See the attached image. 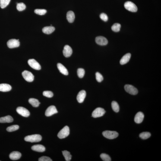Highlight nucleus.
<instances>
[{
	"label": "nucleus",
	"mask_w": 161,
	"mask_h": 161,
	"mask_svg": "<svg viewBox=\"0 0 161 161\" xmlns=\"http://www.w3.org/2000/svg\"><path fill=\"white\" fill-rule=\"evenodd\" d=\"M144 118V114L141 112H137L134 118V121L136 123H141L143 121Z\"/></svg>",
	"instance_id": "nucleus-14"
},
{
	"label": "nucleus",
	"mask_w": 161,
	"mask_h": 161,
	"mask_svg": "<svg viewBox=\"0 0 161 161\" xmlns=\"http://www.w3.org/2000/svg\"><path fill=\"white\" fill-rule=\"evenodd\" d=\"M124 89L127 93L132 95H136L138 93L137 89L131 85H126L124 86Z\"/></svg>",
	"instance_id": "nucleus-6"
},
{
	"label": "nucleus",
	"mask_w": 161,
	"mask_h": 161,
	"mask_svg": "<svg viewBox=\"0 0 161 161\" xmlns=\"http://www.w3.org/2000/svg\"><path fill=\"white\" fill-rule=\"evenodd\" d=\"M24 139L26 141L30 142H38L41 141L42 139L41 136L39 134H33V135L26 136Z\"/></svg>",
	"instance_id": "nucleus-1"
},
{
	"label": "nucleus",
	"mask_w": 161,
	"mask_h": 161,
	"mask_svg": "<svg viewBox=\"0 0 161 161\" xmlns=\"http://www.w3.org/2000/svg\"><path fill=\"white\" fill-rule=\"evenodd\" d=\"M100 157L103 161H110L111 159L109 155L105 153H102L100 155Z\"/></svg>",
	"instance_id": "nucleus-33"
},
{
	"label": "nucleus",
	"mask_w": 161,
	"mask_h": 161,
	"mask_svg": "<svg viewBox=\"0 0 161 161\" xmlns=\"http://www.w3.org/2000/svg\"><path fill=\"white\" fill-rule=\"evenodd\" d=\"M63 53L64 56L66 57H69L72 54V49L69 45H66L64 47Z\"/></svg>",
	"instance_id": "nucleus-13"
},
{
	"label": "nucleus",
	"mask_w": 161,
	"mask_h": 161,
	"mask_svg": "<svg viewBox=\"0 0 161 161\" xmlns=\"http://www.w3.org/2000/svg\"><path fill=\"white\" fill-rule=\"evenodd\" d=\"M131 57L130 53H127L123 56L120 61V63L121 65H124L127 64L130 61Z\"/></svg>",
	"instance_id": "nucleus-17"
},
{
	"label": "nucleus",
	"mask_w": 161,
	"mask_h": 161,
	"mask_svg": "<svg viewBox=\"0 0 161 161\" xmlns=\"http://www.w3.org/2000/svg\"><path fill=\"white\" fill-rule=\"evenodd\" d=\"M70 129L68 126H65L59 132L58 134V137L60 139L64 138L69 135Z\"/></svg>",
	"instance_id": "nucleus-3"
},
{
	"label": "nucleus",
	"mask_w": 161,
	"mask_h": 161,
	"mask_svg": "<svg viewBox=\"0 0 161 161\" xmlns=\"http://www.w3.org/2000/svg\"><path fill=\"white\" fill-rule=\"evenodd\" d=\"M96 42L98 45H105L107 44L108 41L106 38L102 36L97 37L96 38Z\"/></svg>",
	"instance_id": "nucleus-12"
},
{
	"label": "nucleus",
	"mask_w": 161,
	"mask_h": 161,
	"mask_svg": "<svg viewBox=\"0 0 161 161\" xmlns=\"http://www.w3.org/2000/svg\"><path fill=\"white\" fill-rule=\"evenodd\" d=\"M67 19L69 22L73 23L75 19L74 13L72 11H68L67 14Z\"/></svg>",
	"instance_id": "nucleus-21"
},
{
	"label": "nucleus",
	"mask_w": 161,
	"mask_h": 161,
	"mask_svg": "<svg viewBox=\"0 0 161 161\" xmlns=\"http://www.w3.org/2000/svg\"><path fill=\"white\" fill-rule=\"evenodd\" d=\"M11 0H0V6L2 8L6 7L9 4Z\"/></svg>",
	"instance_id": "nucleus-27"
},
{
	"label": "nucleus",
	"mask_w": 161,
	"mask_h": 161,
	"mask_svg": "<svg viewBox=\"0 0 161 161\" xmlns=\"http://www.w3.org/2000/svg\"><path fill=\"white\" fill-rule=\"evenodd\" d=\"M28 63L29 66L32 68L36 70H40L41 69V66L35 60L33 59H29L28 61Z\"/></svg>",
	"instance_id": "nucleus-10"
},
{
	"label": "nucleus",
	"mask_w": 161,
	"mask_h": 161,
	"mask_svg": "<svg viewBox=\"0 0 161 161\" xmlns=\"http://www.w3.org/2000/svg\"><path fill=\"white\" fill-rule=\"evenodd\" d=\"M7 45L8 47L10 48L18 47L20 46V42L19 39H11L7 42Z\"/></svg>",
	"instance_id": "nucleus-8"
},
{
	"label": "nucleus",
	"mask_w": 161,
	"mask_h": 161,
	"mask_svg": "<svg viewBox=\"0 0 161 161\" xmlns=\"http://www.w3.org/2000/svg\"><path fill=\"white\" fill-rule=\"evenodd\" d=\"M58 112V111L55 106L52 105L50 106L47 109L45 112V115L46 116H52L54 114Z\"/></svg>",
	"instance_id": "nucleus-11"
},
{
	"label": "nucleus",
	"mask_w": 161,
	"mask_h": 161,
	"mask_svg": "<svg viewBox=\"0 0 161 161\" xmlns=\"http://www.w3.org/2000/svg\"><path fill=\"white\" fill-rule=\"evenodd\" d=\"M39 161H52V159L48 157L43 156L39 158Z\"/></svg>",
	"instance_id": "nucleus-38"
},
{
	"label": "nucleus",
	"mask_w": 161,
	"mask_h": 161,
	"mask_svg": "<svg viewBox=\"0 0 161 161\" xmlns=\"http://www.w3.org/2000/svg\"><path fill=\"white\" fill-rule=\"evenodd\" d=\"M102 134L104 137L110 139H112L116 138L118 136V133L115 131H104L102 133Z\"/></svg>",
	"instance_id": "nucleus-2"
},
{
	"label": "nucleus",
	"mask_w": 161,
	"mask_h": 161,
	"mask_svg": "<svg viewBox=\"0 0 161 161\" xmlns=\"http://www.w3.org/2000/svg\"><path fill=\"white\" fill-rule=\"evenodd\" d=\"M21 156V153L17 151L12 152L9 155L10 159L13 160H17L20 159Z\"/></svg>",
	"instance_id": "nucleus-16"
},
{
	"label": "nucleus",
	"mask_w": 161,
	"mask_h": 161,
	"mask_svg": "<svg viewBox=\"0 0 161 161\" xmlns=\"http://www.w3.org/2000/svg\"><path fill=\"white\" fill-rule=\"evenodd\" d=\"M151 134L150 133L148 132H143L140 134L139 136L140 138L143 139H147L151 136Z\"/></svg>",
	"instance_id": "nucleus-28"
},
{
	"label": "nucleus",
	"mask_w": 161,
	"mask_h": 161,
	"mask_svg": "<svg viewBox=\"0 0 161 161\" xmlns=\"http://www.w3.org/2000/svg\"><path fill=\"white\" fill-rule=\"evenodd\" d=\"M43 94L44 96L46 97L51 98L53 96V93L52 91H46L43 92Z\"/></svg>",
	"instance_id": "nucleus-36"
},
{
	"label": "nucleus",
	"mask_w": 161,
	"mask_h": 161,
	"mask_svg": "<svg viewBox=\"0 0 161 161\" xmlns=\"http://www.w3.org/2000/svg\"><path fill=\"white\" fill-rule=\"evenodd\" d=\"M86 92L84 90L80 91L77 96V99L79 103H82L84 102L86 96Z\"/></svg>",
	"instance_id": "nucleus-15"
},
{
	"label": "nucleus",
	"mask_w": 161,
	"mask_h": 161,
	"mask_svg": "<svg viewBox=\"0 0 161 161\" xmlns=\"http://www.w3.org/2000/svg\"><path fill=\"white\" fill-rule=\"evenodd\" d=\"M63 156L66 161H70L71 160L72 156L70 152L67 150H64L62 152Z\"/></svg>",
	"instance_id": "nucleus-25"
},
{
	"label": "nucleus",
	"mask_w": 161,
	"mask_h": 161,
	"mask_svg": "<svg viewBox=\"0 0 161 161\" xmlns=\"http://www.w3.org/2000/svg\"><path fill=\"white\" fill-rule=\"evenodd\" d=\"M100 18L102 20L105 22H106L108 20V17L107 15L105 13H102L100 14Z\"/></svg>",
	"instance_id": "nucleus-37"
},
{
	"label": "nucleus",
	"mask_w": 161,
	"mask_h": 161,
	"mask_svg": "<svg viewBox=\"0 0 161 161\" xmlns=\"http://www.w3.org/2000/svg\"><path fill=\"white\" fill-rule=\"evenodd\" d=\"M85 71L83 68H79L77 70L78 75L80 78H82L84 77Z\"/></svg>",
	"instance_id": "nucleus-32"
},
{
	"label": "nucleus",
	"mask_w": 161,
	"mask_h": 161,
	"mask_svg": "<svg viewBox=\"0 0 161 161\" xmlns=\"http://www.w3.org/2000/svg\"><path fill=\"white\" fill-rule=\"evenodd\" d=\"M13 121V118L10 115L0 118V123H11Z\"/></svg>",
	"instance_id": "nucleus-23"
},
{
	"label": "nucleus",
	"mask_w": 161,
	"mask_h": 161,
	"mask_svg": "<svg viewBox=\"0 0 161 161\" xmlns=\"http://www.w3.org/2000/svg\"><path fill=\"white\" fill-rule=\"evenodd\" d=\"M11 89V87L9 84H0V91L7 92L10 91Z\"/></svg>",
	"instance_id": "nucleus-20"
},
{
	"label": "nucleus",
	"mask_w": 161,
	"mask_h": 161,
	"mask_svg": "<svg viewBox=\"0 0 161 161\" xmlns=\"http://www.w3.org/2000/svg\"><path fill=\"white\" fill-rule=\"evenodd\" d=\"M31 149L34 151L38 152H43L45 150V147L42 145L40 144L33 146L31 147Z\"/></svg>",
	"instance_id": "nucleus-18"
},
{
	"label": "nucleus",
	"mask_w": 161,
	"mask_h": 161,
	"mask_svg": "<svg viewBox=\"0 0 161 161\" xmlns=\"http://www.w3.org/2000/svg\"><path fill=\"white\" fill-rule=\"evenodd\" d=\"M23 77L25 80L28 82H31L34 79V76L30 72L25 71L22 73Z\"/></svg>",
	"instance_id": "nucleus-7"
},
{
	"label": "nucleus",
	"mask_w": 161,
	"mask_h": 161,
	"mask_svg": "<svg viewBox=\"0 0 161 161\" xmlns=\"http://www.w3.org/2000/svg\"><path fill=\"white\" fill-rule=\"evenodd\" d=\"M121 27V25L118 23H115L113 25L111 29L113 31L118 32L120 31Z\"/></svg>",
	"instance_id": "nucleus-29"
},
{
	"label": "nucleus",
	"mask_w": 161,
	"mask_h": 161,
	"mask_svg": "<svg viewBox=\"0 0 161 161\" xmlns=\"http://www.w3.org/2000/svg\"><path fill=\"white\" fill-rule=\"evenodd\" d=\"M28 102L34 107H38L40 104V102L37 99L34 98L29 99Z\"/></svg>",
	"instance_id": "nucleus-24"
},
{
	"label": "nucleus",
	"mask_w": 161,
	"mask_h": 161,
	"mask_svg": "<svg viewBox=\"0 0 161 161\" xmlns=\"http://www.w3.org/2000/svg\"><path fill=\"white\" fill-rule=\"evenodd\" d=\"M57 67L60 72L65 75H68V72L67 68L62 64L58 63L57 64Z\"/></svg>",
	"instance_id": "nucleus-19"
},
{
	"label": "nucleus",
	"mask_w": 161,
	"mask_h": 161,
	"mask_svg": "<svg viewBox=\"0 0 161 161\" xmlns=\"http://www.w3.org/2000/svg\"><path fill=\"white\" fill-rule=\"evenodd\" d=\"M96 79L98 82H101L103 80V77L102 75L100 73L97 72L96 74Z\"/></svg>",
	"instance_id": "nucleus-35"
},
{
	"label": "nucleus",
	"mask_w": 161,
	"mask_h": 161,
	"mask_svg": "<svg viewBox=\"0 0 161 161\" xmlns=\"http://www.w3.org/2000/svg\"><path fill=\"white\" fill-rule=\"evenodd\" d=\"M113 110L115 112H118L119 110V107L117 102L113 101L111 104Z\"/></svg>",
	"instance_id": "nucleus-26"
},
{
	"label": "nucleus",
	"mask_w": 161,
	"mask_h": 161,
	"mask_svg": "<svg viewBox=\"0 0 161 161\" xmlns=\"http://www.w3.org/2000/svg\"><path fill=\"white\" fill-rule=\"evenodd\" d=\"M105 112L106 111L103 108L98 107L93 111L92 113V116L94 118L100 117L103 116Z\"/></svg>",
	"instance_id": "nucleus-5"
},
{
	"label": "nucleus",
	"mask_w": 161,
	"mask_h": 161,
	"mask_svg": "<svg viewBox=\"0 0 161 161\" xmlns=\"http://www.w3.org/2000/svg\"><path fill=\"white\" fill-rule=\"evenodd\" d=\"M124 6L126 9L132 12H136L137 10L136 5L131 1L126 2L124 4Z\"/></svg>",
	"instance_id": "nucleus-4"
},
{
	"label": "nucleus",
	"mask_w": 161,
	"mask_h": 161,
	"mask_svg": "<svg viewBox=\"0 0 161 161\" xmlns=\"http://www.w3.org/2000/svg\"><path fill=\"white\" fill-rule=\"evenodd\" d=\"M16 111L19 114L23 117H27L30 115L29 111L23 107H19L17 108Z\"/></svg>",
	"instance_id": "nucleus-9"
},
{
	"label": "nucleus",
	"mask_w": 161,
	"mask_h": 161,
	"mask_svg": "<svg viewBox=\"0 0 161 161\" xmlns=\"http://www.w3.org/2000/svg\"><path fill=\"white\" fill-rule=\"evenodd\" d=\"M26 5L23 3H20L17 4V8L19 11H22L26 9Z\"/></svg>",
	"instance_id": "nucleus-31"
},
{
	"label": "nucleus",
	"mask_w": 161,
	"mask_h": 161,
	"mask_svg": "<svg viewBox=\"0 0 161 161\" xmlns=\"http://www.w3.org/2000/svg\"><path fill=\"white\" fill-rule=\"evenodd\" d=\"M55 30V27L53 26H47L42 29V31L45 34H49L53 32Z\"/></svg>",
	"instance_id": "nucleus-22"
},
{
	"label": "nucleus",
	"mask_w": 161,
	"mask_h": 161,
	"mask_svg": "<svg viewBox=\"0 0 161 161\" xmlns=\"http://www.w3.org/2000/svg\"><path fill=\"white\" fill-rule=\"evenodd\" d=\"M47 12V10L44 9H36L34 10V12L36 14L40 15H45Z\"/></svg>",
	"instance_id": "nucleus-34"
},
{
	"label": "nucleus",
	"mask_w": 161,
	"mask_h": 161,
	"mask_svg": "<svg viewBox=\"0 0 161 161\" xmlns=\"http://www.w3.org/2000/svg\"><path fill=\"white\" fill-rule=\"evenodd\" d=\"M19 128V127L18 125H15L10 126L7 127L6 130L8 132H12L18 130Z\"/></svg>",
	"instance_id": "nucleus-30"
}]
</instances>
